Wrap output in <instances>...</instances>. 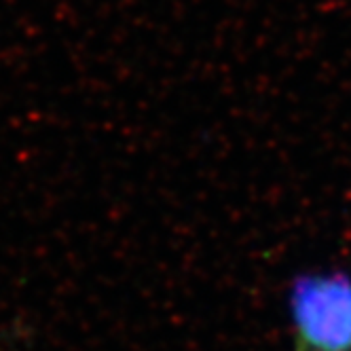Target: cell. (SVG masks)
<instances>
[{"label":"cell","instance_id":"cell-1","mask_svg":"<svg viewBox=\"0 0 351 351\" xmlns=\"http://www.w3.org/2000/svg\"><path fill=\"white\" fill-rule=\"evenodd\" d=\"M286 309L294 351H351V273L339 267L300 271Z\"/></svg>","mask_w":351,"mask_h":351}]
</instances>
